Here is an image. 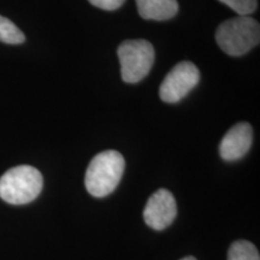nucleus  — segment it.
Segmentation results:
<instances>
[{"mask_svg":"<svg viewBox=\"0 0 260 260\" xmlns=\"http://www.w3.org/2000/svg\"><path fill=\"white\" fill-rule=\"evenodd\" d=\"M25 37L17 25L9 18L0 15V41L10 45H18L24 42Z\"/></svg>","mask_w":260,"mask_h":260,"instance_id":"10","label":"nucleus"},{"mask_svg":"<svg viewBox=\"0 0 260 260\" xmlns=\"http://www.w3.org/2000/svg\"><path fill=\"white\" fill-rule=\"evenodd\" d=\"M253 142V128L249 123L241 122L224 135L219 145V154L226 161L239 160L248 153Z\"/></svg>","mask_w":260,"mask_h":260,"instance_id":"7","label":"nucleus"},{"mask_svg":"<svg viewBox=\"0 0 260 260\" xmlns=\"http://www.w3.org/2000/svg\"><path fill=\"white\" fill-rule=\"evenodd\" d=\"M177 216L174 195L167 189H158L149 197L144 210L145 223L154 230H164Z\"/></svg>","mask_w":260,"mask_h":260,"instance_id":"6","label":"nucleus"},{"mask_svg":"<svg viewBox=\"0 0 260 260\" xmlns=\"http://www.w3.org/2000/svg\"><path fill=\"white\" fill-rule=\"evenodd\" d=\"M125 168L124 157L115 149L104 151L90 160L84 184L90 195L105 198L116 189Z\"/></svg>","mask_w":260,"mask_h":260,"instance_id":"1","label":"nucleus"},{"mask_svg":"<svg viewBox=\"0 0 260 260\" xmlns=\"http://www.w3.org/2000/svg\"><path fill=\"white\" fill-rule=\"evenodd\" d=\"M216 41L229 56H243L259 44L260 25L249 16H237L219 24Z\"/></svg>","mask_w":260,"mask_h":260,"instance_id":"2","label":"nucleus"},{"mask_svg":"<svg viewBox=\"0 0 260 260\" xmlns=\"http://www.w3.org/2000/svg\"><path fill=\"white\" fill-rule=\"evenodd\" d=\"M138 12L142 18L167 21L178 12L177 0H136Z\"/></svg>","mask_w":260,"mask_h":260,"instance_id":"8","label":"nucleus"},{"mask_svg":"<svg viewBox=\"0 0 260 260\" xmlns=\"http://www.w3.org/2000/svg\"><path fill=\"white\" fill-rule=\"evenodd\" d=\"M224 5L229 6L239 16H248L258 8V0H218Z\"/></svg>","mask_w":260,"mask_h":260,"instance_id":"11","label":"nucleus"},{"mask_svg":"<svg viewBox=\"0 0 260 260\" xmlns=\"http://www.w3.org/2000/svg\"><path fill=\"white\" fill-rule=\"evenodd\" d=\"M181 260H197L194 258V256H186V258H183V259H181Z\"/></svg>","mask_w":260,"mask_h":260,"instance_id":"13","label":"nucleus"},{"mask_svg":"<svg viewBox=\"0 0 260 260\" xmlns=\"http://www.w3.org/2000/svg\"><path fill=\"white\" fill-rule=\"evenodd\" d=\"M228 260H260L259 252L252 242L239 240L232 243L228 251Z\"/></svg>","mask_w":260,"mask_h":260,"instance_id":"9","label":"nucleus"},{"mask_svg":"<svg viewBox=\"0 0 260 260\" xmlns=\"http://www.w3.org/2000/svg\"><path fill=\"white\" fill-rule=\"evenodd\" d=\"M44 178L41 172L30 165L10 169L0 177V198L11 205L31 203L41 193Z\"/></svg>","mask_w":260,"mask_h":260,"instance_id":"3","label":"nucleus"},{"mask_svg":"<svg viewBox=\"0 0 260 260\" xmlns=\"http://www.w3.org/2000/svg\"><path fill=\"white\" fill-rule=\"evenodd\" d=\"M88 2L95 8L106 10V11H113V10L121 8L125 0H88Z\"/></svg>","mask_w":260,"mask_h":260,"instance_id":"12","label":"nucleus"},{"mask_svg":"<svg viewBox=\"0 0 260 260\" xmlns=\"http://www.w3.org/2000/svg\"><path fill=\"white\" fill-rule=\"evenodd\" d=\"M200 71L191 61L184 60L175 65L159 88V96L164 103L175 104L183 99L199 83Z\"/></svg>","mask_w":260,"mask_h":260,"instance_id":"5","label":"nucleus"},{"mask_svg":"<svg viewBox=\"0 0 260 260\" xmlns=\"http://www.w3.org/2000/svg\"><path fill=\"white\" fill-rule=\"evenodd\" d=\"M122 79L126 83H138L149 74L154 63V48L147 40H125L117 50Z\"/></svg>","mask_w":260,"mask_h":260,"instance_id":"4","label":"nucleus"}]
</instances>
